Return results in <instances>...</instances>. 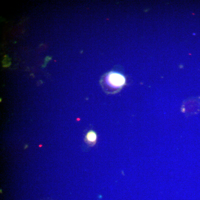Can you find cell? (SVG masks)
<instances>
[{"label":"cell","mask_w":200,"mask_h":200,"mask_svg":"<svg viewBox=\"0 0 200 200\" xmlns=\"http://www.w3.org/2000/svg\"><path fill=\"white\" fill-rule=\"evenodd\" d=\"M97 133L93 130L88 132L85 136V141L90 145H94L97 142Z\"/></svg>","instance_id":"2"},{"label":"cell","mask_w":200,"mask_h":200,"mask_svg":"<svg viewBox=\"0 0 200 200\" xmlns=\"http://www.w3.org/2000/svg\"><path fill=\"white\" fill-rule=\"evenodd\" d=\"M103 87L105 92L114 94L120 91L125 84L126 79L121 74L116 72L109 73L106 76Z\"/></svg>","instance_id":"1"}]
</instances>
